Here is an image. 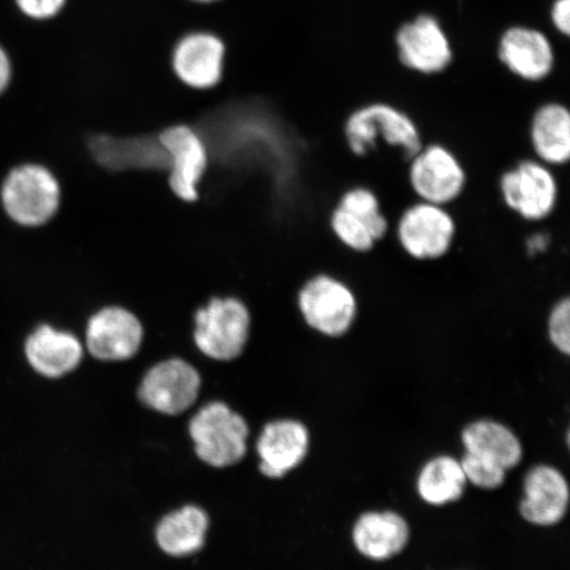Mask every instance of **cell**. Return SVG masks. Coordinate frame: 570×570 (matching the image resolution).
I'll use <instances>...</instances> for the list:
<instances>
[{"label": "cell", "instance_id": "1", "mask_svg": "<svg viewBox=\"0 0 570 570\" xmlns=\"http://www.w3.org/2000/svg\"><path fill=\"white\" fill-rule=\"evenodd\" d=\"M60 202V183L45 164H16L0 184V205L6 217L21 229H39L51 223Z\"/></svg>", "mask_w": 570, "mask_h": 570}, {"label": "cell", "instance_id": "15", "mask_svg": "<svg viewBox=\"0 0 570 570\" xmlns=\"http://www.w3.org/2000/svg\"><path fill=\"white\" fill-rule=\"evenodd\" d=\"M24 356L36 374L47 380H61L80 368L87 352L75 333L40 323L27 334Z\"/></svg>", "mask_w": 570, "mask_h": 570}, {"label": "cell", "instance_id": "23", "mask_svg": "<svg viewBox=\"0 0 570 570\" xmlns=\"http://www.w3.org/2000/svg\"><path fill=\"white\" fill-rule=\"evenodd\" d=\"M530 141L534 155L548 167H561L570 159V112L564 105L551 102L533 114Z\"/></svg>", "mask_w": 570, "mask_h": 570}, {"label": "cell", "instance_id": "9", "mask_svg": "<svg viewBox=\"0 0 570 570\" xmlns=\"http://www.w3.org/2000/svg\"><path fill=\"white\" fill-rule=\"evenodd\" d=\"M499 189L505 206L527 223L546 220L559 202L558 180L539 160H523L505 170Z\"/></svg>", "mask_w": 570, "mask_h": 570}, {"label": "cell", "instance_id": "19", "mask_svg": "<svg viewBox=\"0 0 570 570\" xmlns=\"http://www.w3.org/2000/svg\"><path fill=\"white\" fill-rule=\"evenodd\" d=\"M411 540V527L402 514L392 510L366 511L352 529L353 546L362 558L387 561L401 554Z\"/></svg>", "mask_w": 570, "mask_h": 570}, {"label": "cell", "instance_id": "16", "mask_svg": "<svg viewBox=\"0 0 570 570\" xmlns=\"http://www.w3.org/2000/svg\"><path fill=\"white\" fill-rule=\"evenodd\" d=\"M569 503V483L558 468L539 463L525 473L519 502V514L524 522L550 529L564 520Z\"/></svg>", "mask_w": 570, "mask_h": 570}, {"label": "cell", "instance_id": "13", "mask_svg": "<svg viewBox=\"0 0 570 570\" xmlns=\"http://www.w3.org/2000/svg\"><path fill=\"white\" fill-rule=\"evenodd\" d=\"M87 148L91 159L109 173L164 170L169 174V156L159 134H89Z\"/></svg>", "mask_w": 570, "mask_h": 570}, {"label": "cell", "instance_id": "21", "mask_svg": "<svg viewBox=\"0 0 570 570\" xmlns=\"http://www.w3.org/2000/svg\"><path fill=\"white\" fill-rule=\"evenodd\" d=\"M465 453L494 463L505 472L515 469L523 460L522 441L508 425L493 419H479L461 432Z\"/></svg>", "mask_w": 570, "mask_h": 570}, {"label": "cell", "instance_id": "26", "mask_svg": "<svg viewBox=\"0 0 570 570\" xmlns=\"http://www.w3.org/2000/svg\"><path fill=\"white\" fill-rule=\"evenodd\" d=\"M548 338L556 351L568 356L570 354V302L561 298L552 306L548 316Z\"/></svg>", "mask_w": 570, "mask_h": 570}, {"label": "cell", "instance_id": "14", "mask_svg": "<svg viewBox=\"0 0 570 570\" xmlns=\"http://www.w3.org/2000/svg\"><path fill=\"white\" fill-rule=\"evenodd\" d=\"M159 140L169 156V188L184 202H196L197 187L209 166V153L194 127L177 124L164 128Z\"/></svg>", "mask_w": 570, "mask_h": 570}, {"label": "cell", "instance_id": "25", "mask_svg": "<svg viewBox=\"0 0 570 570\" xmlns=\"http://www.w3.org/2000/svg\"><path fill=\"white\" fill-rule=\"evenodd\" d=\"M460 462L468 483L482 490L491 491L502 488L508 476L504 469L472 454L463 453Z\"/></svg>", "mask_w": 570, "mask_h": 570}, {"label": "cell", "instance_id": "28", "mask_svg": "<svg viewBox=\"0 0 570 570\" xmlns=\"http://www.w3.org/2000/svg\"><path fill=\"white\" fill-rule=\"evenodd\" d=\"M551 19L556 30L568 36L570 32V0H556L551 10Z\"/></svg>", "mask_w": 570, "mask_h": 570}, {"label": "cell", "instance_id": "2", "mask_svg": "<svg viewBox=\"0 0 570 570\" xmlns=\"http://www.w3.org/2000/svg\"><path fill=\"white\" fill-rule=\"evenodd\" d=\"M252 333V315L244 302L233 296H214L195 312L194 345L213 362H232L242 354Z\"/></svg>", "mask_w": 570, "mask_h": 570}, {"label": "cell", "instance_id": "29", "mask_svg": "<svg viewBox=\"0 0 570 570\" xmlns=\"http://www.w3.org/2000/svg\"><path fill=\"white\" fill-rule=\"evenodd\" d=\"M13 75L16 70H13L12 57L4 46L0 45V97L11 88Z\"/></svg>", "mask_w": 570, "mask_h": 570}, {"label": "cell", "instance_id": "20", "mask_svg": "<svg viewBox=\"0 0 570 570\" xmlns=\"http://www.w3.org/2000/svg\"><path fill=\"white\" fill-rule=\"evenodd\" d=\"M499 59L522 80L538 82L551 75L554 55L543 32L527 27L509 28L499 41Z\"/></svg>", "mask_w": 570, "mask_h": 570}, {"label": "cell", "instance_id": "3", "mask_svg": "<svg viewBox=\"0 0 570 570\" xmlns=\"http://www.w3.org/2000/svg\"><path fill=\"white\" fill-rule=\"evenodd\" d=\"M295 303L302 323L326 338L346 336L358 317L354 291L327 274L306 277L296 292Z\"/></svg>", "mask_w": 570, "mask_h": 570}, {"label": "cell", "instance_id": "4", "mask_svg": "<svg viewBox=\"0 0 570 570\" xmlns=\"http://www.w3.org/2000/svg\"><path fill=\"white\" fill-rule=\"evenodd\" d=\"M344 134L356 158L373 151L380 139L403 149L409 160L423 147L422 134L409 114L383 102L362 106L353 111L346 119Z\"/></svg>", "mask_w": 570, "mask_h": 570}, {"label": "cell", "instance_id": "7", "mask_svg": "<svg viewBox=\"0 0 570 570\" xmlns=\"http://www.w3.org/2000/svg\"><path fill=\"white\" fill-rule=\"evenodd\" d=\"M145 338L140 320L120 305H107L89 317L83 332V346L91 360L122 363L138 355Z\"/></svg>", "mask_w": 570, "mask_h": 570}, {"label": "cell", "instance_id": "11", "mask_svg": "<svg viewBox=\"0 0 570 570\" xmlns=\"http://www.w3.org/2000/svg\"><path fill=\"white\" fill-rule=\"evenodd\" d=\"M226 46L218 35L194 31L176 42L170 55V73L183 87L209 91L226 77Z\"/></svg>", "mask_w": 570, "mask_h": 570}, {"label": "cell", "instance_id": "30", "mask_svg": "<svg viewBox=\"0 0 570 570\" xmlns=\"http://www.w3.org/2000/svg\"><path fill=\"white\" fill-rule=\"evenodd\" d=\"M191 2L202 3V4H210L219 2V0H191Z\"/></svg>", "mask_w": 570, "mask_h": 570}, {"label": "cell", "instance_id": "27", "mask_svg": "<svg viewBox=\"0 0 570 570\" xmlns=\"http://www.w3.org/2000/svg\"><path fill=\"white\" fill-rule=\"evenodd\" d=\"M18 11L32 21H49L60 16L68 0H13Z\"/></svg>", "mask_w": 570, "mask_h": 570}, {"label": "cell", "instance_id": "8", "mask_svg": "<svg viewBox=\"0 0 570 570\" xmlns=\"http://www.w3.org/2000/svg\"><path fill=\"white\" fill-rule=\"evenodd\" d=\"M330 220L334 237L356 254L372 252L390 229L380 198L365 187L346 190Z\"/></svg>", "mask_w": 570, "mask_h": 570}, {"label": "cell", "instance_id": "6", "mask_svg": "<svg viewBox=\"0 0 570 570\" xmlns=\"http://www.w3.org/2000/svg\"><path fill=\"white\" fill-rule=\"evenodd\" d=\"M202 387L203 376L195 363L174 355L147 367L139 383L138 397L149 410L178 416L194 407Z\"/></svg>", "mask_w": 570, "mask_h": 570}, {"label": "cell", "instance_id": "22", "mask_svg": "<svg viewBox=\"0 0 570 570\" xmlns=\"http://www.w3.org/2000/svg\"><path fill=\"white\" fill-rule=\"evenodd\" d=\"M209 527V515L198 505L187 504L160 519L156 543L170 558H188L203 550Z\"/></svg>", "mask_w": 570, "mask_h": 570}, {"label": "cell", "instance_id": "17", "mask_svg": "<svg viewBox=\"0 0 570 570\" xmlns=\"http://www.w3.org/2000/svg\"><path fill=\"white\" fill-rule=\"evenodd\" d=\"M308 426L295 419H279L263 428L256 440L261 473L281 480L302 465L309 453Z\"/></svg>", "mask_w": 570, "mask_h": 570}, {"label": "cell", "instance_id": "12", "mask_svg": "<svg viewBox=\"0 0 570 570\" xmlns=\"http://www.w3.org/2000/svg\"><path fill=\"white\" fill-rule=\"evenodd\" d=\"M410 161L409 180L420 202L446 206L465 190V168L445 146H423Z\"/></svg>", "mask_w": 570, "mask_h": 570}, {"label": "cell", "instance_id": "10", "mask_svg": "<svg viewBox=\"0 0 570 570\" xmlns=\"http://www.w3.org/2000/svg\"><path fill=\"white\" fill-rule=\"evenodd\" d=\"M458 226L445 206L420 202L397 220L396 237L403 252L419 262L438 261L451 252Z\"/></svg>", "mask_w": 570, "mask_h": 570}, {"label": "cell", "instance_id": "5", "mask_svg": "<svg viewBox=\"0 0 570 570\" xmlns=\"http://www.w3.org/2000/svg\"><path fill=\"white\" fill-rule=\"evenodd\" d=\"M198 460L216 469L237 465L245 459L249 428L244 416L224 402H210L189 422Z\"/></svg>", "mask_w": 570, "mask_h": 570}, {"label": "cell", "instance_id": "18", "mask_svg": "<svg viewBox=\"0 0 570 570\" xmlns=\"http://www.w3.org/2000/svg\"><path fill=\"white\" fill-rule=\"evenodd\" d=\"M396 47L403 66L422 75L441 73L453 60L451 41L432 16L403 24L396 33Z\"/></svg>", "mask_w": 570, "mask_h": 570}, {"label": "cell", "instance_id": "24", "mask_svg": "<svg viewBox=\"0 0 570 570\" xmlns=\"http://www.w3.org/2000/svg\"><path fill=\"white\" fill-rule=\"evenodd\" d=\"M468 481L461 462L453 455L440 454L426 461L416 479V491L433 508L455 503L465 494Z\"/></svg>", "mask_w": 570, "mask_h": 570}]
</instances>
